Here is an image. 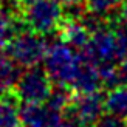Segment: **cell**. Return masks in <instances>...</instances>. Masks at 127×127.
<instances>
[{"mask_svg":"<svg viewBox=\"0 0 127 127\" xmlns=\"http://www.w3.org/2000/svg\"><path fill=\"white\" fill-rule=\"evenodd\" d=\"M79 67V53H74L70 45L59 40L47 47V53L43 56V70L53 84L70 85Z\"/></svg>","mask_w":127,"mask_h":127,"instance_id":"6da1fadb","label":"cell"},{"mask_svg":"<svg viewBox=\"0 0 127 127\" xmlns=\"http://www.w3.org/2000/svg\"><path fill=\"white\" fill-rule=\"evenodd\" d=\"M47 47L48 43L42 34H37L31 30H23L9 40V43L5 47L3 51L19 67L30 68L39 65V62L43 61Z\"/></svg>","mask_w":127,"mask_h":127,"instance_id":"7a4b0ae2","label":"cell"},{"mask_svg":"<svg viewBox=\"0 0 127 127\" xmlns=\"http://www.w3.org/2000/svg\"><path fill=\"white\" fill-rule=\"evenodd\" d=\"M20 16L28 30L42 36H50L59 28L62 5L58 0H36L23 6Z\"/></svg>","mask_w":127,"mask_h":127,"instance_id":"3957f363","label":"cell"},{"mask_svg":"<svg viewBox=\"0 0 127 127\" xmlns=\"http://www.w3.org/2000/svg\"><path fill=\"white\" fill-rule=\"evenodd\" d=\"M53 82L47 71L40 67H30L25 73H20L12 92L17 95L20 102L43 104L51 92Z\"/></svg>","mask_w":127,"mask_h":127,"instance_id":"277c9868","label":"cell"},{"mask_svg":"<svg viewBox=\"0 0 127 127\" xmlns=\"http://www.w3.org/2000/svg\"><path fill=\"white\" fill-rule=\"evenodd\" d=\"M105 112V96L99 90L85 95H74L71 104L65 113L68 118L76 119L84 127H90L104 115Z\"/></svg>","mask_w":127,"mask_h":127,"instance_id":"5b68a950","label":"cell"},{"mask_svg":"<svg viewBox=\"0 0 127 127\" xmlns=\"http://www.w3.org/2000/svg\"><path fill=\"white\" fill-rule=\"evenodd\" d=\"M62 119V112L48 105L34 102L20 104V123L25 127H56Z\"/></svg>","mask_w":127,"mask_h":127,"instance_id":"8992f818","label":"cell"},{"mask_svg":"<svg viewBox=\"0 0 127 127\" xmlns=\"http://www.w3.org/2000/svg\"><path fill=\"white\" fill-rule=\"evenodd\" d=\"M70 87L74 92V95H85V93L98 92L102 87L98 67L90 62L81 61V67L78 70V73H76L74 79L71 81Z\"/></svg>","mask_w":127,"mask_h":127,"instance_id":"52a82bcc","label":"cell"},{"mask_svg":"<svg viewBox=\"0 0 127 127\" xmlns=\"http://www.w3.org/2000/svg\"><path fill=\"white\" fill-rule=\"evenodd\" d=\"M56 33L59 34V39L70 45L71 48H78L82 50L90 39V33L88 30L82 25L79 20H68V19H64L59 23V28Z\"/></svg>","mask_w":127,"mask_h":127,"instance_id":"ba28073f","label":"cell"},{"mask_svg":"<svg viewBox=\"0 0 127 127\" xmlns=\"http://www.w3.org/2000/svg\"><path fill=\"white\" fill-rule=\"evenodd\" d=\"M20 99L9 90L0 95V127H20Z\"/></svg>","mask_w":127,"mask_h":127,"instance_id":"9c48e42d","label":"cell"},{"mask_svg":"<svg viewBox=\"0 0 127 127\" xmlns=\"http://www.w3.org/2000/svg\"><path fill=\"white\" fill-rule=\"evenodd\" d=\"M20 76V67L5 53H0V95L14 88Z\"/></svg>","mask_w":127,"mask_h":127,"instance_id":"30bf717a","label":"cell"},{"mask_svg":"<svg viewBox=\"0 0 127 127\" xmlns=\"http://www.w3.org/2000/svg\"><path fill=\"white\" fill-rule=\"evenodd\" d=\"M105 112L127 118V85H118L105 96Z\"/></svg>","mask_w":127,"mask_h":127,"instance_id":"8fae6325","label":"cell"},{"mask_svg":"<svg viewBox=\"0 0 127 127\" xmlns=\"http://www.w3.org/2000/svg\"><path fill=\"white\" fill-rule=\"evenodd\" d=\"M23 30H28V28L25 25L22 16L9 17V16L0 14V51H3L5 47L9 43V40Z\"/></svg>","mask_w":127,"mask_h":127,"instance_id":"7c38bea8","label":"cell"},{"mask_svg":"<svg viewBox=\"0 0 127 127\" xmlns=\"http://www.w3.org/2000/svg\"><path fill=\"white\" fill-rule=\"evenodd\" d=\"M74 98V92L71 90L70 85L65 84H54L51 87V92H50L48 98H47V105L51 107V109L58 110V112H65L68 109V105L71 104V101Z\"/></svg>","mask_w":127,"mask_h":127,"instance_id":"4fadbf2b","label":"cell"},{"mask_svg":"<svg viewBox=\"0 0 127 127\" xmlns=\"http://www.w3.org/2000/svg\"><path fill=\"white\" fill-rule=\"evenodd\" d=\"M123 2L124 0H85V6L92 12L109 16L113 11H116L123 5Z\"/></svg>","mask_w":127,"mask_h":127,"instance_id":"5bb4252c","label":"cell"},{"mask_svg":"<svg viewBox=\"0 0 127 127\" xmlns=\"http://www.w3.org/2000/svg\"><path fill=\"white\" fill-rule=\"evenodd\" d=\"M90 127H127V118L107 113V115H102Z\"/></svg>","mask_w":127,"mask_h":127,"instance_id":"9a60e30c","label":"cell"},{"mask_svg":"<svg viewBox=\"0 0 127 127\" xmlns=\"http://www.w3.org/2000/svg\"><path fill=\"white\" fill-rule=\"evenodd\" d=\"M118 76H119V82H121V85H127V56L118 62Z\"/></svg>","mask_w":127,"mask_h":127,"instance_id":"2e32d148","label":"cell"},{"mask_svg":"<svg viewBox=\"0 0 127 127\" xmlns=\"http://www.w3.org/2000/svg\"><path fill=\"white\" fill-rule=\"evenodd\" d=\"M56 127H84L82 124H79L78 121H76V119H73V118H68V119H65V121H62L56 126Z\"/></svg>","mask_w":127,"mask_h":127,"instance_id":"e0dca14e","label":"cell"},{"mask_svg":"<svg viewBox=\"0 0 127 127\" xmlns=\"http://www.w3.org/2000/svg\"><path fill=\"white\" fill-rule=\"evenodd\" d=\"M118 16H119V19L127 25V0H124L123 2V5L118 8Z\"/></svg>","mask_w":127,"mask_h":127,"instance_id":"ac0fdd59","label":"cell"},{"mask_svg":"<svg viewBox=\"0 0 127 127\" xmlns=\"http://www.w3.org/2000/svg\"><path fill=\"white\" fill-rule=\"evenodd\" d=\"M61 5H76V3H85V0H58Z\"/></svg>","mask_w":127,"mask_h":127,"instance_id":"d6986e66","label":"cell"},{"mask_svg":"<svg viewBox=\"0 0 127 127\" xmlns=\"http://www.w3.org/2000/svg\"><path fill=\"white\" fill-rule=\"evenodd\" d=\"M16 2L20 5V8H23L25 5H28V3H33V2H36V0H16Z\"/></svg>","mask_w":127,"mask_h":127,"instance_id":"ffe728a7","label":"cell"},{"mask_svg":"<svg viewBox=\"0 0 127 127\" xmlns=\"http://www.w3.org/2000/svg\"><path fill=\"white\" fill-rule=\"evenodd\" d=\"M0 8H2V0H0Z\"/></svg>","mask_w":127,"mask_h":127,"instance_id":"44dd1931","label":"cell"}]
</instances>
